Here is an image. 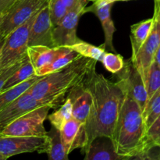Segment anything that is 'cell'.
Returning a JSON list of instances; mask_svg holds the SVG:
<instances>
[{"mask_svg": "<svg viewBox=\"0 0 160 160\" xmlns=\"http://www.w3.org/2000/svg\"><path fill=\"white\" fill-rule=\"evenodd\" d=\"M61 141L67 155L73 150L84 148L86 145L85 126L76 119L71 118L59 130Z\"/></svg>", "mask_w": 160, "mask_h": 160, "instance_id": "9a60e30c", "label": "cell"}, {"mask_svg": "<svg viewBox=\"0 0 160 160\" xmlns=\"http://www.w3.org/2000/svg\"><path fill=\"white\" fill-rule=\"evenodd\" d=\"M160 45V5L155 2L153 24L148 38L134 57L131 58L145 81L147 72Z\"/></svg>", "mask_w": 160, "mask_h": 160, "instance_id": "9c48e42d", "label": "cell"}, {"mask_svg": "<svg viewBox=\"0 0 160 160\" xmlns=\"http://www.w3.org/2000/svg\"><path fill=\"white\" fill-rule=\"evenodd\" d=\"M117 83L124 95L132 98L140 106L142 112L148 101L146 88L142 75L131 59L124 61V65L117 73Z\"/></svg>", "mask_w": 160, "mask_h": 160, "instance_id": "ba28073f", "label": "cell"}, {"mask_svg": "<svg viewBox=\"0 0 160 160\" xmlns=\"http://www.w3.org/2000/svg\"><path fill=\"white\" fill-rule=\"evenodd\" d=\"M84 81L72 88L67 92V97L72 103V117L85 126L90 113L92 98Z\"/></svg>", "mask_w": 160, "mask_h": 160, "instance_id": "5bb4252c", "label": "cell"}, {"mask_svg": "<svg viewBox=\"0 0 160 160\" xmlns=\"http://www.w3.org/2000/svg\"><path fill=\"white\" fill-rule=\"evenodd\" d=\"M86 6L85 3H79L69 10L60 23L53 28L56 46L68 47L81 40L77 35V29L80 18L86 12Z\"/></svg>", "mask_w": 160, "mask_h": 160, "instance_id": "8fae6325", "label": "cell"}, {"mask_svg": "<svg viewBox=\"0 0 160 160\" xmlns=\"http://www.w3.org/2000/svg\"><path fill=\"white\" fill-rule=\"evenodd\" d=\"M17 0H0V13H4Z\"/></svg>", "mask_w": 160, "mask_h": 160, "instance_id": "1f68e13d", "label": "cell"}, {"mask_svg": "<svg viewBox=\"0 0 160 160\" xmlns=\"http://www.w3.org/2000/svg\"><path fill=\"white\" fill-rule=\"evenodd\" d=\"M2 38H3V37H2V34H0V39H2Z\"/></svg>", "mask_w": 160, "mask_h": 160, "instance_id": "8d00e7d4", "label": "cell"}, {"mask_svg": "<svg viewBox=\"0 0 160 160\" xmlns=\"http://www.w3.org/2000/svg\"><path fill=\"white\" fill-rule=\"evenodd\" d=\"M42 78H43V76L34 75L32 78L28 79V81L0 92V111L4 109L9 103L14 101L16 98L20 96L22 94L27 92L31 86L34 85L38 81H40Z\"/></svg>", "mask_w": 160, "mask_h": 160, "instance_id": "44dd1931", "label": "cell"}, {"mask_svg": "<svg viewBox=\"0 0 160 160\" xmlns=\"http://www.w3.org/2000/svg\"><path fill=\"white\" fill-rule=\"evenodd\" d=\"M68 48L73 49L80 56L90 58L94 60H96L97 62L101 61L102 57L106 52V48L102 45L100 46H96L82 40H80L77 43L70 45Z\"/></svg>", "mask_w": 160, "mask_h": 160, "instance_id": "cb8c5ba5", "label": "cell"}, {"mask_svg": "<svg viewBox=\"0 0 160 160\" xmlns=\"http://www.w3.org/2000/svg\"><path fill=\"white\" fill-rule=\"evenodd\" d=\"M64 99V95L38 99L34 98L28 90L0 111V131L14 120L33 109L45 106H50L52 109H56Z\"/></svg>", "mask_w": 160, "mask_h": 160, "instance_id": "5b68a950", "label": "cell"}, {"mask_svg": "<svg viewBox=\"0 0 160 160\" xmlns=\"http://www.w3.org/2000/svg\"><path fill=\"white\" fill-rule=\"evenodd\" d=\"M96 60L79 56L66 67L44 75L28 91L36 98L45 99L64 95L74 86L84 82L95 69Z\"/></svg>", "mask_w": 160, "mask_h": 160, "instance_id": "3957f363", "label": "cell"}, {"mask_svg": "<svg viewBox=\"0 0 160 160\" xmlns=\"http://www.w3.org/2000/svg\"><path fill=\"white\" fill-rule=\"evenodd\" d=\"M145 133L140 106L125 95L110 138L116 153L121 159H136L145 148Z\"/></svg>", "mask_w": 160, "mask_h": 160, "instance_id": "7a4b0ae2", "label": "cell"}, {"mask_svg": "<svg viewBox=\"0 0 160 160\" xmlns=\"http://www.w3.org/2000/svg\"><path fill=\"white\" fill-rule=\"evenodd\" d=\"M62 1L65 4V6H67L69 11L70 9H73L79 3H85V4H87L88 0H62Z\"/></svg>", "mask_w": 160, "mask_h": 160, "instance_id": "4dcf8cb0", "label": "cell"}, {"mask_svg": "<svg viewBox=\"0 0 160 160\" xmlns=\"http://www.w3.org/2000/svg\"><path fill=\"white\" fill-rule=\"evenodd\" d=\"M151 146L160 147V115L147 129L145 133V148L142 152L136 159H138L139 156Z\"/></svg>", "mask_w": 160, "mask_h": 160, "instance_id": "83f0119b", "label": "cell"}, {"mask_svg": "<svg viewBox=\"0 0 160 160\" xmlns=\"http://www.w3.org/2000/svg\"><path fill=\"white\" fill-rule=\"evenodd\" d=\"M153 24V17L152 18L142 20L131 26L130 39L131 42L132 55L131 58L134 57L141 47L148 38Z\"/></svg>", "mask_w": 160, "mask_h": 160, "instance_id": "ac0fdd59", "label": "cell"}, {"mask_svg": "<svg viewBox=\"0 0 160 160\" xmlns=\"http://www.w3.org/2000/svg\"><path fill=\"white\" fill-rule=\"evenodd\" d=\"M53 26L51 21L48 3L36 14L28 35V46L45 45L56 47L53 38Z\"/></svg>", "mask_w": 160, "mask_h": 160, "instance_id": "7c38bea8", "label": "cell"}, {"mask_svg": "<svg viewBox=\"0 0 160 160\" xmlns=\"http://www.w3.org/2000/svg\"><path fill=\"white\" fill-rule=\"evenodd\" d=\"M27 57H28V55H26L24 57H23L21 59H20V60L17 61V62H15L13 65L9 67V68L5 70L2 73H0V92L2 90L3 86H4L5 83H6V81L8 80V78H9V77L14 73V71H15V70H17L23 62H24L25 59H27Z\"/></svg>", "mask_w": 160, "mask_h": 160, "instance_id": "f546056e", "label": "cell"}, {"mask_svg": "<svg viewBox=\"0 0 160 160\" xmlns=\"http://www.w3.org/2000/svg\"><path fill=\"white\" fill-rule=\"evenodd\" d=\"M80 55L68 47H61L59 54L48 65L35 72L37 76H44L56 71L73 62Z\"/></svg>", "mask_w": 160, "mask_h": 160, "instance_id": "ffe728a7", "label": "cell"}, {"mask_svg": "<svg viewBox=\"0 0 160 160\" xmlns=\"http://www.w3.org/2000/svg\"><path fill=\"white\" fill-rule=\"evenodd\" d=\"M100 62L106 70L112 74H117L121 70L124 65V60L121 55L117 52H105Z\"/></svg>", "mask_w": 160, "mask_h": 160, "instance_id": "4316f807", "label": "cell"}, {"mask_svg": "<svg viewBox=\"0 0 160 160\" xmlns=\"http://www.w3.org/2000/svg\"><path fill=\"white\" fill-rule=\"evenodd\" d=\"M48 0H17L0 20V34L6 37L23 25L48 3Z\"/></svg>", "mask_w": 160, "mask_h": 160, "instance_id": "52a82bcc", "label": "cell"}, {"mask_svg": "<svg viewBox=\"0 0 160 160\" xmlns=\"http://www.w3.org/2000/svg\"><path fill=\"white\" fill-rule=\"evenodd\" d=\"M153 60H154L155 62H156V63H157L158 65L160 67V45H159V48H158V49L156 50V53H155L154 59H153Z\"/></svg>", "mask_w": 160, "mask_h": 160, "instance_id": "d6a6232c", "label": "cell"}, {"mask_svg": "<svg viewBox=\"0 0 160 160\" xmlns=\"http://www.w3.org/2000/svg\"><path fill=\"white\" fill-rule=\"evenodd\" d=\"M88 1H92V2H94V1H95V0H88Z\"/></svg>", "mask_w": 160, "mask_h": 160, "instance_id": "f35d334b", "label": "cell"}, {"mask_svg": "<svg viewBox=\"0 0 160 160\" xmlns=\"http://www.w3.org/2000/svg\"><path fill=\"white\" fill-rule=\"evenodd\" d=\"M158 2V3H159V4L160 5V0H159V1H158V2Z\"/></svg>", "mask_w": 160, "mask_h": 160, "instance_id": "ab89813d", "label": "cell"}, {"mask_svg": "<svg viewBox=\"0 0 160 160\" xmlns=\"http://www.w3.org/2000/svg\"><path fill=\"white\" fill-rule=\"evenodd\" d=\"M145 129H148L160 115V88L148 100L142 112Z\"/></svg>", "mask_w": 160, "mask_h": 160, "instance_id": "d4e9b609", "label": "cell"}, {"mask_svg": "<svg viewBox=\"0 0 160 160\" xmlns=\"http://www.w3.org/2000/svg\"><path fill=\"white\" fill-rule=\"evenodd\" d=\"M72 117V103L70 98L67 97L62 103L58 106L52 113L48 114L47 120H49L50 123L52 127L58 130L65 124Z\"/></svg>", "mask_w": 160, "mask_h": 160, "instance_id": "603a6c76", "label": "cell"}, {"mask_svg": "<svg viewBox=\"0 0 160 160\" xmlns=\"http://www.w3.org/2000/svg\"><path fill=\"white\" fill-rule=\"evenodd\" d=\"M84 82L90 91L92 102L85 124L86 145L82 151L97 138H110L125 96L117 82L98 73L95 69Z\"/></svg>", "mask_w": 160, "mask_h": 160, "instance_id": "6da1fadb", "label": "cell"}, {"mask_svg": "<svg viewBox=\"0 0 160 160\" xmlns=\"http://www.w3.org/2000/svg\"><path fill=\"white\" fill-rule=\"evenodd\" d=\"M47 145L45 153L50 160H68V156L61 141L59 130L52 126L47 131Z\"/></svg>", "mask_w": 160, "mask_h": 160, "instance_id": "d6986e66", "label": "cell"}, {"mask_svg": "<svg viewBox=\"0 0 160 160\" xmlns=\"http://www.w3.org/2000/svg\"><path fill=\"white\" fill-rule=\"evenodd\" d=\"M2 13H0V20H1V17H2Z\"/></svg>", "mask_w": 160, "mask_h": 160, "instance_id": "74e56055", "label": "cell"}, {"mask_svg": "<svg viewBox=\"0 0 160 160\" xmlns=\"http://www.w3.org/2000/svg\"><path fill=\"white\" fill-rule=\"evenodd\" d=\"M114 2H117V1H128V0H113Z\"/></svg>", "mask_w": 160, "mask_h": 160, "instance_id": "d590c367", "label": "cell"}, {"mask_svg": "<svg viewBox=\"0 0 160 160\" xmlns=\"http://www.w3.org/2000/svg\"><path fill=\"white\" fill-rule=\"evenodd\" d=\"M82 152L84 154L85 160H117L121 158L116 153L111 139L109 142L97 138L91 142Z\"/></svg>", "mask_w": 160, "mask_h": 160, "instance_id": "2e32d148", "label": "cell"}, {"mask_svg": "<svg viewBox=\"0 0 160 160\" xmlns=\"http://www.w3.org/2000/svg\"><path fill=\"white\" fill-rule=\"evenodd\" d=\"M4 40H5V38L0 39V52H1V50H2V46H3V44H4Z\"/></svg>", "mask_w": 160, "mask_h": 160, "instance_id": "836d02e7", "label": "cell"}, {"mask_svg": "<svg viewBox=\"0 0 160 160\" xmlns=\"http://www.w3.org/2000/svg\"><path fill=\"white\" fill-rule=\"evenodd\" d=\"M48 6L51 21L55 27L59 24L63 19L68 12V9L62 0H48Z\"/></svg>", "mask_w": 160, "mask_h": 160, "instance_id": "f1b7e54d", "label": "cell"}, {"mask_svg": "<svg viewBox=\"0 0 160 160\" xmlns=\"http://www.w3.org/2000/svg\"><path fill=\"white\" fill-rule=\"evenodd\" d=\"M0 160H6V158L0 153Z\"/></svg>", "mask_w": 160, "mask_h": 160, "instance_id": "e575fe53", "label": "cell"}, {"mask_svg": "<svg viewBox=\"0 0 160 160\" xmlns=\"http://www.w3.org/2000/svg\"><path fill=\"white\" fill-rule=\"evenodd\" d=\"M115 2L113 0H95L92 6H86V12H93L100 20L104 33V48L112 52H117L113 46V35L117 31L113 20L111 17V9Z\"/></svg>", "mask_w": 160, "mask_h": 160, "instance_id": "4fadbf2b", "label": "cell"}, {"mask_svg": "<svg viewBox=\"0 0 160 160\" xmlns=\"http://www.w3.org/2000/svg\"><path fill=\"white\" fill-rule=\"evenodd\" d=\"M61 46L48 47L45 45H32L27 48V55L34 69V73L46 67L60 52Z\"/></svg>", "mask_w": 160, "mask_h": 160, "instance_id": "e0dca14e", "label": "cell"}, {"mask_svg": "<svg viewBox=\"0 0 160 160\" xmlns=\"http://www.w3.org/2000/svg\"><path fill=\"white\" fill-rule=\"evenodd\" d=\"M158 1H159V0H155V2H158Z\"/></svg>", "mask_w": 160, "mask_h": 160, "instance_id": "60d3db41", "label": "cell"}, {"mask_svg": "<svg viewBox=\"0 0 160 160\" xmlns=\"http://www.w3.org/2000/svg\"><path fill=\"white\" fill-rule=\"evenodd\" d=\"M144 82L148 100L160 88V67L154 60L148 68Z\"/></svg>", "mask_w": 160, "mask_h": 160, "instance_id": "484cf974", "label": "cell"}, {"mask_svg": "<svg viewBox=\"0 0 160 160\" xmlns=\"http://www.w3.org/2000/svg\"><path fill=\"white\" fill-rule=\"evenodd\" d=\"M36 14L5 37L0 52V73L27 55L29 31Z\"/></svg>", "mask_w": 160, "mask_h": 160, "instance_id": "8992f818", "label": "cell"}, {"mask_svg": "<svg viewBox=\"0 0 160 160\" xmlns=\"http://www.w3.org/2000/svg\"><path fill=\"white\" fill-rule=\"evenodd\" d=\"M45 136H0V153L6 158L37 152L45 153L47 145Z\"/></svg>", "mask_w": 160, "mask_h": 160, "instance_id": "30bf717a", "label": "cell"}, {"mask_svg": "<svg viewBox=\"0 0 160 160\" xmlns=\"http://www.w3.org/2000/svg\"><path fill=\"white\" fill-rule=\"evenodd\" d=\"M34 75H35L34 67L28 59V57H27L24 62L8 78V80L3 86L2 92L28 81V79L32 78Z\"/></svg>", "mask_w": 160, "mask_h": 160, "instance_id": "7402d4cb", "label": "cell"}, {"mask_svg": "<svg viewBox=\"0 0 160 160\" xmlns=\"http://www.w3.org/2000/svg\"><path fill=\"white\" fill-rule=\"evenodd\" d=\"M51 109L50 106H45L27 112L3 128L0 136H45L44 123Z\"/></svg>", "mask_w": 160, "mask_h": 160, "instance_id": "277c9868", "label": "cell"}]
</instances>
